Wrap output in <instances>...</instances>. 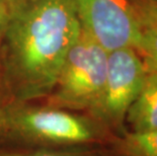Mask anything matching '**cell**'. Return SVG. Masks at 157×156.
Listing matches in <instances>:
<instances>
[{
    "label": "cell",
    "instance_id": "cell-9",
    "mask_svg": "<svg viewBox=\"0 0 157 156\" xmlns=\"http://www.w3.org/2000/svg\"><path fill=\"white\" fill-rule=\"evenodd\" d=\"M141 29L157 32V0H132Z\"/></svg>",
    "mask_w": 157,
    "mask_h": 156
},
{
    "label": "cell",
    "instance_id": "cell-12",
    "mask_svg": "<svg viewBox=\"0 0 157 156\" xmlns=\"http://www.w3.org/2000/svg\"><path fill=\"white\" fill-rule=\"evenodd\" d=\"M0 156H70V155L51 153V152H31V153H17V152H0Z\"/></svg>",
    "mask_w": 157,
    "mask_h": 156
},
{
    "label": "cell",
    "instance_id": "cell-6",
    "mask_svg": "<svg viewBox=\"0 0 157 156\" xmlns=\"http://www.w3.org/2000/svg\"><path fill=\"white\" fill-rule=\"evenodd\" d=\"M126 122L132 132L157 129V73L147 72L141 91L128 109Z\"/></svg>",
    "mask_w": 157,
    "mask_h": 156
},
{
    "label": "cell",
    "instance_id": "cell-10",
    "mask_svg": "<svg viewBox=\"0 0 157 156\" xmlns=\"http://www.w3.org/2000/svg\"><path fill=\"white\" fill-rule=\"evenodd\" d=\"M5 2L6 6H7L9 13H10V17L14 15L15 13L23 10L26 7L34 4L38 0H3Z\"/></svg>",
    "mask_w": 157,
    "mask_h": 156
},
{
    "label": "cell",
    "instance_id": "cell-11",
    "mask_svg": "<svg viewBox=\"0 0 157 156\" xmlns=\"http://www.w3.org/2000/svg\"><path fill=\"white\" fill-rule=\"evenodd\" d=\"M10 21V13L3 0H0V45H1L3 36Z\"/></svg>",
    "mask_w": 157,
    "mask_h": 156
},
{
    "label": "cell",
    "instance_id": "cell-5",
    "mask_svg": "<svg viewBox=\"0 0 157 156\" xmlns=\"http://www.w3.org/2000/svg\"><path fill=\"white\" fill-rule=\"evenodd\" d=\"M81 29L106 51L135 48L141 34L132 0H72Z\"/></svg>",
    "mask_w": 157,
    "mask_h": 156
},
{
    "label": "cell",
    "instance_id": "cell-1",
    "mask_svg": "<svg viewBox=\"0 0 157 156\" xmlns=\"http://www.w3.org/2000/svg\"><path fill=\"white\" fill-rule=\"evenodd\" d=\"M80 32L72 0H38L11 16L0 45V65L13 102L49 96Z\"/></svg>",
    "mask_w": 157,
    "mask_h": 156
},
{
    "label": "cell",
    "instance_id": "cell-3",
    "mask_svg": "<svg viewBox=\"0 0 157 156\" xmlns=\"http://www.w3.org/2000/svg\"><path fill=\"white\" fill-rule=\"evenodd\" d=\"M0 126L13 134L55 144L88 142L94 128L86 119L53 107L33 108L11 102L0 108Z\"/></svg>",
    "mask_w": 157,
    "mask_h": 156
},
{
    "label": "cell",
    "instance_id": "cell-8",
    "mask_svg": "<svg viewBox=\"0 0 157 156\" xmlns=\"http://www.w3.org/2000/svg\"><path fill=\"white\" fill-rule=\"evenodd\" d=\"M135 49L144 63L146 71L157 73V32L141 29Z\"/></svg>",
    "mask_w": 157,
    "mask_h": 156
},
{
    "label": "cell",
    "instance_id": "cell-2",
    "mask_svg": "<svg viewBox=\"0 0 157 156\" xmlns=\"http://www.w3.org/2000/svg\"><path fill=\"white\" fill-rule=\"evenodd\" d=\"M108 53L81 29L49 94L50 107L93 115L105 87Z\"/></svg>",
    "mask_w": 157,
    "mask_h": 156
},
{
    "label": "cell",
    "instance_id": "cell-4",
    "mask_svg": "<svg viewBox=\"0 0 157 156\" xmlns=\"http://www.w3.org/2000/svg\"><path fill=\"white\" fill-rule=\"evenodd\" d=\"M147 75L141 57L133 47L108 53L102 96L93 117L113 129H122L131 105L141 91Z\"/></svg>",
    "mask_w": 157,
    "mask_h": 156
},
{
    "label": "cell",
    "instance_id": "cell-7",
    "mask_svg": "<svg viewBox=\"0 0 157 156\" xmlns=\"http://www.w3.org/2000/svg\"><path fill=\"white\" fill-rule=\"evenodd\" d=\"M124 149L128 156H157V129L127 134Z\"/></svg>",
    "mask_w": 157,
    "mask_h": 156
}]
</instances>
